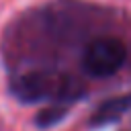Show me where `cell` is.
Returning <instances> with one entry per match:
<instances>
[{
    "mask_svg": "<svg viewBox=\"0 0 131 131\" xmlns=\"http://www.w3.org/2000/svg\"><path fill=\"white\" fill-rule=\"evenodd\" d=\"M12 92L27 102L47 100V98H74V82L57 72H31L20 76L12 84Z\"/></svg>",
    "mask_w": 131,
    "mask_h": 131,
    "instance_id": "cell-1",
    "label": "cell"
},
{
    "mask_svg": "<svg viewBox=\"0 0 131 131\" xmlns=\"http://www.w3.org/2000/svg\"><path fill=\"white\" fill-rule=\"evenodd\" d=\"M125 59H127V49L123 41L115 37H98L86 47L82 55V68L86 74L94 78H106L119 72Z\"/></svg>",
    "mask_w": 131,
    "mask_h": 131,
    "instance_id": "cell-2",
    "label": "cell"
},
{
    "mask_svg": "<svg viewBox=\"0 0 131 131\" xmlns=\"http://www.w3.org/2000/svg\"><path fill=\"white\" fill-rule=\"evenodd\" d=\"M131 108V96H117V98H111L106 102H102L94 117H92V125H106V123H113L115 119H119L125 111Z\"/></svg>",
    "mask_w": 131,
    "mask_h": 131,
    "instance_id": "cell-3",
    "label": "cell"
}]
</instances>
